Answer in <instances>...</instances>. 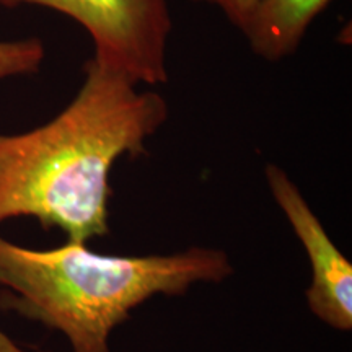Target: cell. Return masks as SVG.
<instances>
[{
    "mask_svg": "<svg viewBox=\"0 0 352 352\" xmlns=\"http://www.w3.org/2000/svg\"><path fill=\"white\" fill-rule=\"evenodd\" d=\"M192 2H202L217 7L233 26L243 32L258 0H192Z\"/></svg>",
    "mask_w": 352,
    "mask_h": 352,
    "instance_id": "52a82bcc",
    "label": "cell"
},
{
    "mask_svg": "<svg viewBox=\"0 0 352 352\" xmlns=\"http://www.w3.org/2000/svg\"><path fill=\"white\" fill-rule=\"evenodd\" d=\"M44 59V46L36 38L0 41V80L36 72Z\"/></svg>",
    "mask_w": 352,
    "mask_h": 352,
    "instance_id": "8992f818",
    "label": "cell"
},
{
    "mask_svg": "<svg viewBox=\"0 0 352 352\" xmlns=\"http://www.w3.org/2000/svg\"><path fill=\"white\" fill-rule=\"evenodd\" d=\"M83 72L76 98L54 120L0 134V223L34 217L76 243L109 233L113 166L147 153L145 140L164 126L168 104L94 57Z\"/></svg>",
    "mask_w": 352,
    "mask_h": 352,
    "instance_id": "6da1fadb",
    "label": "cell"
},
{
    "mask_svg": "<svg viewBox=\"0 0 352 352\" xmlns=\"http://www.w3.org/2000/svg\"><path fill=\"white\" fill-rule=\"evenodd\" d=\"M331 0H258L241 33L254 54L277 63L297 51L307 30Z\"/></svg>",
    "mask_w": 352,
    "mask_h": 352,
    "instance_id": "5b68a950",
    "label": "cell"
},
{
    "mask_svg": "<svg viewBox=\"0 0 352 352\" xmlns=\"http://www.w3.org/2000/svg\"><path fill=\"white\" fill-rule=\"evenodd\" d=\"M267 186L311 263L307 305L316 318L340 331L352 329V264L336 248L297 184L277 165L267 164Z\"/></svg>",
    "mask_w": 352,
    "mask_h": 352,
    "instance_id": "277c9868",
    "label": "cell"
},
{
    "mask_svg": "<svg viewBox=\"0 0 352 352\" xmlns=\"http://www.w3.org/2000/svg\"><path fill=\"white\" fill-rule=\"evenodd\" d=\"M6 7L41 6L64 13L90 34L94 59L134 83L168 80V0H0Z\"/></svg>",
    "mask_w": 352,
    "mask_h": 352,
    "instance_id": "3957f363",
    "label": "cell"
},
{
    "mask_svg": "<svg viewBox=\"0 0 352 352\" xmlns=\"http://www.w3.org/2000/svg\"><path fill=\"white\" fill-rule=\"evenodd\" d=\"M233 274L228 254L192 248L173 254H100L67 241L46 252L0 236V310L60 331L74 352H111L109 336L153 296H183L197 283Z\"/></svg>",
    "mask_w": 352,
    "mask_h": 352,
    "instance_id": "7a4b0ae2",
    "label": "cell"
},
{
    "mask_svg": "<svg viewBox=\"0 0 352 352\" xmlns=\"http://www.w3.org/2000/svg\"><path fill=\"white\" fill-rule=\"evenodd\" d=\"M0 352H30L13 342L6 333L0 331Z\"/></svg>",
    "mask_w": 352,
    "mask_h": 352,
    "instance_id": "ba28073f",
    "label": "cell"
}]
</instances>
